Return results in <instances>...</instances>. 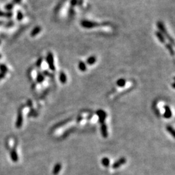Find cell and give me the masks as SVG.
I'll return each mask as SVG.
<instances>
[{
	"label": "cell",
	"instance_id": "obj_1",
	"mask_svg": "<svg viewBox=\"0 0 175 175\" xmlns=\"http://www.w3.org/2000/svg\"><path fill=\"white\" fill-rule=\"evenodd\" d=\"M157 27L159 29V31H160L163 35L166 36L167 38L170 41V42L172 43V44H174V40L171 38V36L169 35V34H168L167 33V30L165 26H164V23H163L161 22H160V21H159V22H158L157 23Z\"/></svg>",
	"mask_w": 175,
	"mask_h": 175
},
{
	"label": "cell",
	"instance_id": "obj_2",
	"mask_svg": "<svg viewBox=\"0 0 175 175\" xmlns=\"http://www.w3.org/2000/svg\"><path fill=\"white\" fill-rule=\"evenodd\" d=\"M80 26L85 29H92L94 27H96L97 26H99V24L97 22L84 20H82L80 22Z\"/></svg>",
	"mask_w": 175,
	"mask_h": 175
},
{
	"label": "cell",
	"instance_id": "obj_3",
	"mask_svg": "<svg viewBox=\"0 0 175 175\" xmlns=\"http://www.w3.org/2000/svg\"><path fill=\"white\" fill-rule=\"evenodd\" d=\"M46 60H47V64H48L49 67L52 71H55V66L54 64V57L52 53L49 52L47 55L46 57Z\"/></svg>",
	"mask_w": 175,
	"mask_h": 175
},
{
	"label": "cell",
	"instance_id": "obj_4",
	"mask_svg": "<svg viewBox=\"0 0 175 175\" xmlns=\"http://www.w3.org/2000/svg\"><path fill=\"white\" fill-rule=\"evenodd\" d=\"M97 114L98 115L99 118V123L101 124H103L104 123V120H105L106 117H107V114L104 110H99L97 112Z\"/></svg>",
	"mask_w": 175,
	"mask_h": 175
},
{
	"label": "cell",
	"instance_id": "obj_5",
	"mask_svg": "<svg viewBox=\"0 0 175 175\" xmlns=\"http://www.w3.org/2000/svg\"><path fill=\"white\" fill-rule=\"evenodd\" d=\"M126 162H127V160H126L125 158L124 157L121 158L119 160L116 161V162L112 165V168H113V169H117V168H119L121 165H124Z\"/></svg>",
	"mask_w": 175,
	"mask_h": 175
},
{
	"label": "cell",
	"instance_id": "obj_6",
	"mask_svg": "<svg viewBox=\"0 0 175 175\" xmlns=\"http://www.w3.org/2000/svg\"><path fill=\"white\" fill-rule=\"evenodd\" d=\"M101 134L103 138H107L108 137V132H107V127L105 123H103L101 124Z\"/></svg>",
	"mask_w": 175,
	"mask_h": 175
},
{
	"label": "cell",
	"instance_id": "obj_7",
	"mask_svg": "<svg viewBox=\"0 0 175 175\" xmlns=\"http://www.w3.org/2000/svg\"><path fill=\"white\" fill-rule=\"evenodd\" d=\"M164 108L165 110V112L164 114V117L166 119H169V118H171L172 116V112L171 111V108L169 106H165L164 107Z\"/></svg>",
	"mask_w": 175,
	"mask_h": 175
},
{
	"label": "cell",
	"instance_id": "obj_8",
	"mask_svg": "<svg viewBox=\"0 0 175 175\" xmlns=\"http://www.w3.org/2000/svg\"><path fill=\"white\" fill-rule=\"evenodd\" d=\"M62 169V165H61L60 163H58L56 165H55L53 168V174L54 175H57L59 173L60 171Z\"/></svg>",
	"mask_w": 175,
	"mask_h": 175
},
{
	"label": "cell",
	"instance_id": "obj_9",
	"mask_svg": "<svg viewBox=\"0 0 175 175\" xmlns=\"http://www.w3.org/2000/svg\"><path fill=\"white\" fill-rule=\"evenodd\" d=\"M156 36L158 38V39L160 40V42H161V43H165V38L160 31H156Z\"/></svg>",
	"mask_w": 175,
	"mask_h": 175
},
{
	"label": "cell",
	"instance_id": "obj_10",
	"mask_svg": "<svg viewBox=\"0 0 175 175\" xmlns=\"http://www.w3.org/2000/svg\"><path fill=\"white\" fill-rule=\"evenodd\" d=\"M41 30H42V29H41V27H39V26H37V27H34V28L33 29V30L31 31V33H30V36H31L32 37L35 36H36L37 34L41 31Z\"/></svg>",
	"mask_w": 175,
	"mask_h": 175
},
{
	"label": "cell",
	"instance_id": "obj_11",
	"mask_svg": "<svg viewBox=\"0 0 175 175\" xmlns=\"http://www.w3.org/2000/svg\"><path fill=\"white\" fill-rule=\"evenodd\" d=\"M78 67H79V70L81 71H83V72H84V71H86L87 70L86 64L84 62H83V61L79 62V64H78Z\"/></svg>",
	"mask_w": 175,
	"mask_h": 175
},
{
	"label": "cell",
	"instance_id": "obj_12",
	"mask_svg": "<svg viewBox=\"0 0 175 175\" xmlns=\"http://www.w3.org/2000/svg\"><path fill=\"white\" fill-rule=\"evenodd\" d=\"M59 80L62 84H65L67 82V76L64 72H61L59 75Z\"/></svg>",
	"mask_w": 175,
	"mask_h": 175
},
{
	"label": "cell",
	"instance_id": "obj_13",
	"mask_svg": "<svg viewBox=\"0 0 175 175\" xmlns=\"http://www.w3.org/2000/svg\"><path fill=\"white\" fill-rule=\"evenodd\" d=\"M96 61H97V58L95 56H91V57H88V58L87 60H86V62H87L88 64L91 66V65L94 64L96 62Z\"/></svg>",
	"mask_w": 175,
	"mask_h": 175
},
{
	"label": "cell",
	"instance_id": "obj_14",
	"mask_svg": "<svg viewBox=\"0 0 175 175\" xmlns=\"http://www.w3.org/2000/svg\"><path fill=\"white\" fill-rule=\"evenodd\" d=\"M101 164L103 166L107 167L110 165V160L108 158H103L101 160Z\"/></svg>",
	"mask_w": 175,
	"mask_h": 175
},
{
	"label": "cell",
	"instance_id": "obj_15",
	"mask_svg": "<svg viewBox=\"0 0 175 175\" xmlns=\"http://www.w3.org/2000/svg\"><path fill=\"white\" fill-rule=\"evenodd\" d=\"M116 84L119 87H124L126 84V80L123 79H120L117 81Z\"/></svg>",
	"mask_w": 175,
	"mask_h": 175
},
{
	"label": "cell",
	"instance_id": "obj_16",
	"mask_svg": "<svg viewBox=\"0 0 175 175\" xmlns=\"http://www.w3.org/2000/svg\"><path fill=\"white\" fill-rule=\"evenodd\" d=\"M167 130L168 132H169V133H170L172 135V136H173V138H174V129H173V128H172L171 126L168 125L167 127Z\"/></svg>",
	"mask_w": 175,
	"mask_h": 175
},
{
	"label": "cell",
	"instance_id": "obj_17",
	"mask_svg": "<svg viewBox=\"0 0 175 175\" xmlns=\"http://www.w3.org/2000/svg\"><path fill=\"white\" fill-rule=\"evenodd\" d=\"M43 80H44V77H43V75L41 73L38 74V77H37V82L40 83L42 82H43Z\"/></svg>",
	"mask_w": 175,
	"mask_h": 175
},
{
	"label": "cell",
	"instance_id": "obj_18",
	"mask_svg": "<svg viewBox=\"0 0 175 175\" xmlns=\"http://www.w3.org/2000/svg\"><path fill=\"white\" fill-rule=\"evenodd\" d=\"M166 47L167 48V49L169 50V51L170 52L171 55H174V50H173V47H172L171 45L170 44V43H169V44H166Z\"/></svg>",
	"mask_w": 175,
	"mask_h": 175
},
{
	"label": "cell",
	"instance_id": "obj_19",
	"mask_svg": "<svg viewBox=\"0 0 175 175\" xmlns=\"http://www.w3.org/2000/svg\"><path fill=\"white\" fill-rule=\"evenodd\" d=\"M6 16L7 17H10L12 16V13L8 12V13H4L3 12L0 11V16Z\"/></svg>",
	"mask_w": 175,
	"mask_h": 175
},
{
	"label": "cell",
	"instance_id": "obj_20",
	"mask_svg": "<svg viewBox=\"0 0 175 175\" xmlns=\"http://www.w3.org/2000/svg\"><path fill=\"white\" fill-rule=\"evenodd\" d=\"M17 18H18V20H21L23 18V14L20 11L18 12V16H17Z\"/></svg>",
	"mask_w": 175,
	"mask_h": 175
},
{
	"label": "cell",
	"instance_id": "obj_21",
	"mask_svg": "<svg viewBox=\"0 0 175 175\" xmlns=\"http://www.w3.org/2000/svg\"><path fill=\"white\" fill-rule=\"evenodd\" d=\"M42 62V58H39V59L37 60V62H36V66H37V67H40V66H41Z\"/></svg>",
	"mask_w": 175,
	"mask_h": 175
},
{
	"label": "cell",
	"instance_id": "obj_22",
	"mask_svg": "<svg viewBox=\"0 0 175 175\" xmlns=\"http://www.w3.org/2000/svg\"><path fill=\"white\" fill-rule=\"evenodd\" d=\"M70 3H71V5L72 6H75L77 4V0H71Z\"/></svg>",
	"mask_w": 175,
	"mask_h": 175
},
{
	"label": "cell",
	"instance_id": "obj_23",
	"mask_svg": "<svg viewBox=\"0 0 175 175\" xmlns=\"http://www.w3.org/2000/svg\"><path fill=\"white\" fill-rule=\"evenodd\" d=\"M0 68H1V71H4V72H5V71H7V67H6V66H4V65H1V66H0Z\"/></svg>",
	"mask_w": 175,
	"mask_h": 175
},
{
	"label": "cell",
	"instance_id": "obj_24",
	"mask_svg": "<svg viewBox=\"0 0 175 175\" xmlns=\"http://www.w3.org/2000/svg\"><path fill=\"white\" fill-rule=\"evenodd\" d=\"M12 8V4H9V5H7L6 6V9H8V10L11 9Z\"/></svg>",
	"mask_w": 175,
	"mask_h": 175
},
{
	"label": "cell",
	"instance_id": "obj_25",
	"mask_svg": "<svg viewBox=\"0 0 175 175\" xmlns=\"http://www.w3.org/2000/svg\"><path fill=\"white\" fill-rule=\"evenodd\" d=\"M21 1V0H13V3H18Z\"/></svg>",
	"mask_w": 175,
	"mask_h": 175
},
{
	"label": "cell",
	"instance_id": "obj_26",
	"mask_svg": "<svg viewBox=\"0 0 175 175\" xmlns=\"http://www.w3.org/2000/svg\"><path fill=\"white\" fill-rule=\"evenodd\" d=\"M82 119H83V117H80V116L78 117V118H77V121H78V122L80 121H81Z\"/></svg>",
	"mask_w": 175,
	"mask_h": 175
}]
</instances>
